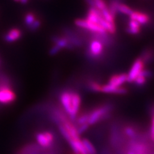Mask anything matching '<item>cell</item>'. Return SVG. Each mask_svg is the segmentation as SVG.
<instances>
[{
    "label": "cell",
    "instance_id": "cell-1",
    "mask_svg": "<svg viewBox=\"0 0 154 154\" xmlns=\"http://www.w3.org/2000/svg\"><path fill=\"white\" fill-rule=\"evenodd\" d=\"M59 100L64 113L74 122L79 114L82 100L79 93L71 90L62 91Z\"/></svg>",
    "mask_w": 154,
    "mask_h": 154
},
{
    "label": "cell",
    "instance_id": "cell-2",
    "mask_svg": "<svg viewBox=\"0 0 154 154\" xmlns=\"http://www.w3.org/2000/svg\"><path fill=\"white\" fill-rule=\"evenodd\" d=\"M112 109V105L103 104L88 112V125L91 126L107 119L111 114Z\"/></svg>",
    "mask_w": 154,
    "mask_h": 154
},
{
    "label": "cell",
    "instance_id": "cell-3",
    "mask_svg": "<svg viewBox=\"0 0 154 154\" xmlns=\"http://www.w3.org/2000/svg\"><path fill=\"white\" fill-rule=\"evenodd\" d=\"M104 46L98 40L90 38L85 50V56L89 60L99 61L104 57Z\"/></svg>",
    "mask_w": 154,
    "mask_h": 154
},
{
    "label": "cell",
    "instance_id": "cell-4",
    "mask_svg": "<svg viewBox=\"0 0 154 154\" xmlns=\"http://www.w3.org/2000/svg\"><path fill=\"white\" fill-rule=\"evenodd\" d=\"M35 139L39 147L43 149L50 148L54 143L55 136L50 131H41L36 134Z\"/></svg>",
    "mask_w": 154,
    "mask_h": 154
},
{
    "label": "cell",
    "instance_id": "cell-5",
    "mask_svg": "<svg viewBox=\"0 0 154 154\" xmlns=\"http://www.w3.org/2000/svg\"><path fill=\"white\" fill-rule=\"evenodd\" d=\"M16 100V94L8 84L0 85V103L11 105Z\"/></svg>",
    "mask_w": 154,
    "mask_h": 154
},
{
    "label": "cell",
    "instance_id": "cell-6",
    "mask_svg": "<svg viewBox=\"0 0 154 154\" xmlns=\"http://www.w3.org/2000/svg\"><path fill=\"white\" fill-rule=\"evenodd\" d=\"M144 63L140 57L135 60L132 66L131 69H130L128 76V82L132 83L137 78V76L141 73V72L144 69Z\"/></svg>",
    "mask_w": 154,
    "mask_h": 154
},
{
    "label": "cell",
    "instance_id": "cell-7",
    "mask_svg": "<svg viewBox=\"0 0 154 154\" xmlns=\"http://www.w3.org/2000/svg\"><path fill=\"white\" fill-rule=\"evenodd\" d=\"M128 150L134 154H149L150 148L148 144L143 141L137 140H131L128 145Z\"/></svg>",
    "mask_w": 154,
    "mask_h": 154
},
{
    "label": "cell",
    "instance_id": "cell-8",
    "mask_svg": "<svg viewBox=\"0 0 154 154\" xmlns=\"http://www.w3.org/2000/svg\"><path fill=\"white\" fill-rule=\"evenodd\" d=\"M62 32H63V36H64L75 48L82 47L83 46V40L74 31L68 28H65L63 29Z\"/></svg>",
    "mask_w": 154,
    "mask_h": 154
},
{
    "label": "cell",
    "instance_id": "cell-9",
    "mask_svg": "<svg viewBox=\"0 0 154 154\" xmlns=\"http://www.w3.org/2000/svg\"><path fill=\"white\" fill-rule=\"evenodd\" d=\"M127 89L123 86L116 87L109 84H102L101 93L105 94H112L118 95H123L127 93Z\"/></svg>",
    "mask_w": 154,
    "mask_h": 154
},
{
    "label": "cell",
    "instance_id": "cell-10",
    "mask_svg": "<svg viewBox=\"0 0 154 154\" xmlns=\"http://www.w3.org/2000/svg\"><path fill=\"white\" fill-rule=\"evenodd\" d=\"M128 82V76L126 73L115 74L111 76L108 80V83L110 85H112L116 87L123 86V85Z\"/></svg>",
    "mask_w": 154,
    "mask_h": 154
},
{
    "label": "cell",
    "instance_id": "cell-11",
    "mask_svg": "<svg viewBox=\"0 0 154 154\" xmlns=\"http://www.w3.org/2000/svg\"><path fill=\"white\" fill-rule=\"evenodd\" d=\"M130 17V19L134 20L140 25H146L150 21V17L147 14L139 11H133Z\"/></svg>",
    "mask_w": 154,
    "mask_h": 154
},
{
    "label": "cell",
    "instance_id": "cell-12",
    "mask_svg": "<svg viewBox=\"0 0 154 154\" xmlns=\"http://www.w3.org/2000/svg\"><path fill=\"white\" fill-rule=\"evenodd\" d=\"M21 31L18 28H14L11 29L7 33H5V35L3 36V38L5 42L11 43L19 40L21 37Z\"/></svg>",
    "mask_w": 154,
    "mask_h": 154
},
{
    "label": "cell",
    "instance_id": "cell-13",
    "mask_svg": "<svg viewBox=\"0 0 154 154\" xmlns=\"http://www.w3.org/2000/svg\"><path fill=\"white\" fill-rule=\"evenodd\" d=\"M152 76V71L148 69H144L141 72V73L137 76V78L135 79L134 82L137 86H143L146 82L147 79L150 78Z\"/></svg>",
    "mask_w": 154,
    "mask_h": 154
},
{
    "label": "cell",
    "instance_id": "cell-14",
    "mask_svg": "<svg viewBox=\"0 0 154 154\" xmlns=\"http://www.w3.org/2000/svg\"><path fill=\"white\" fill-rule=\"evenodd\" d=\"M144 62V64H149L154 60V50L148 48L144 49L139 57Z\"/></svg>",
    "mask_w": 154,
    "mask_h": 154
},
{
    "label": "cell",
    "instance_id": "cell-15",
    "mask_svg": "<svg viewBox=\"0 0 154 154\" xmlns=\"http://www.w3.org/2000/svg\"><path fill=\"white\" fill-rule=\"evenodd\" d=\"M126 31L132 35H137L141 31V25L137 21L130 19Z\"/></svg>",
    "mask_w": 154,
    "mask_h": 154
},
{
    "label": "cell",
    "instance_id": "cell-16",
    "mask_svg": "<svg viewBox=\"0 0 154 154\" xmlns=\"http://www.w3.org/2000/svg\"><path fill=\"white\" fill-rule=\"evenodd\" d=\"M123 133L127 137L131 140H136L138 136V132L137 129L131 125H127L123 128Z\"/></svg>",
    "mask_w": 154,
    "mask_h": 154
},
{
    "label": "cell",
    "instance_id": "cell-17",
    "mask_svg": "<svg viewBox=\"0 0 154 154\" xmlns=\"http://www.w3.org/2000/svg\"><path fill=\"white\" fill-rule=\"evenodd\" d=\"M82 143L85 148L87 154H97V150L94 146V144L89 141L88 139L83 138L82 139Z\"/></svg>",
    "mask_w": 154,
    "mask_h": 154
},
{
    "label": "cell",
    "instance_id": "cell-18",
    "mask_svg": "<svg viewBox=\"0 0 154 154\" xmlns=\"http://www.w3.org/2000/svg\"><path fill=\"white\" fill-rule=\"evenodd\" d=\"M87 85H88V89L90 91H93V92L101 93V89H102V84L98 82L97 81L92 80H89L88 81Z\"/></svg>",
    "mask_w": 154,
    "mask_h": 154
},
{
    "label": "cell",
    "instance_id": "cell-19",
    "mask_svg": "<svg viewBox=\"0 0 154 154\" xmlns=\"http://www.w3.org/2000/svg\"><path fill=\"white\" fill-rule=\"evenodd\" d=\"M133 11H134L131 7H129L127 5L122 3H119L118 7V13L119 12L121 14H125V15L130 16L132 14Z\"/></svg>",
    "mask_w": 154,
    "mask_h": 154
},
{
    "label": "cell",
    "instance_id": "cell-20",
    "mask_svg": "<svg viewBox=\"0 0 154 154\" xmlns=\"http://www.w3.org/2000/svg\"><path fill=\"white\" fill-rule=\"evenodd\" d=\"M36 19H37V17L34 13L31 12L26 13V15L25 16V18H24V22H25V26L27 28H28Z\"/></svg>",
    "mask_w": 154,
    "mask_h": 154
},
{
    "label": "cell",
    "instance_id": "cell-21",
    "mask_svg": "<svg viewBox=\"0 0 154 154\" xmlns=\"http://www.w3.org/2000/svg\"><path fill=\"white\" fill-rule=\"evenodd\" d=\"M41 21L39 19H36L35 20L33 21V23L32 24V25L28 28V29L30 32H35L38 30L41 26Z\"/></svg>",
    "mask_w": 154,
    "mask_h": 154
},
{
    "label": "cell",
    "instance_id": "cell-22",
    "mask_svg": "<svg viewBox=\"0 0 154 154\" xmlns=\"http://www.w3.org/2000/svg\"><path fill=\"white\" fill-rule=\"evenodd\" d=\"M93 1L95 3L96 8L100 11L107 7V3L105 0H93Z\"/></svg>",
    "mask_w": 154,
    "mask_h": 154
},
{
    "label": "cell",
    "instance_id": "cell-23",
    "mask_svg": "<svg viewBox=\"0 0 154 154\" xmlns=\"http://www.w3.org/2000/svg\"><path fill=\"white\" fill-rule=\"evenodd\" d=\"M62 49L59 46H57V45H54L50 49V50H49V54L51 56L55 55L57 54H59V53L60 51Z\"/></svg>",
    "mask_w": 154,
    "mask_h": 154
},
{
    "label": "cell",
    "instance_id": "cell-24",
    "mask_svg": "<svg viewBox=\"0 0 154 154\" xmlns=\"http://www.w3.org/2000/svg\"><path fill=\"white\" fill-rule=\"evenodd\" d=\"M85 2L89 6V8H96L95 3H94L93 0H85Z\"/></svg>",
    "mask_w": 154,
    "mask_h": 154
},
{
    "label": "cell",
    "instance_id": "cell-25",
    "mask_svg": "<svg viewBox=\"0 0 154 154\" xmlns=\"http://www.w3.org/2000/svg\"><path fill=\"white\" fill-rule=\"evenodd\" d=\"M14 2L21 3L23 5H25V4H26L28 3V0H14Z\"/></svg>",
    "mask_w": 154,
    "mask_h": 154
},
{
    "label": "cell",
    "instance_id": "cell-26",
    "mask_svg": "<svg viewBox=\"0 0 154 154\" xmlns=\"http://www.w3.org/2000/svg\"><path fill=\"white\" fill-rule=\"evenodd\" d=\"M126 154H134L132 152H131V151H129V150H127V153Z\"/></svg>",
    "mask_w": 154,
    "mask_h": 154
},
{
    "label": "cell",
    "instance_id": "cell-27",
    "mask_svg": "<svg viewBox=\"0 0 154 154\" xmlns=\"http://www.w3.org/2000/svg\"><path fill=\"white\" fill-rule=\"evenodd\" d=\"M73 154H75V153H73Z\"/></svg>",
    "mask_w": 154,
    "mask_h": 154
}]
</instances>
